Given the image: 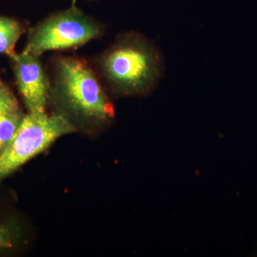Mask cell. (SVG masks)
<instances>
[{"label":"cell","instance_id":"1","mask_svg":"<svg viewBox=\"0 0 257 257\" xmlns=\"http://www.w3.org/2000/svg\"><path fill=\"white\" fill-rule=\"evenodd\" d=\"M101 77L119 96H146L162 80L165 62L158 47L135 32H123L101 55Z\"/></svg>","mask_w":257,"mask_h":257},{"label":"cell","instance_id":"2","mask_svg":"<svg viewBox=\"0 0 257 257\" xmlns=\"http://www.w3.org/2000/svg\"><path fill=\"white\" fill-rule=\"evenodd\" d=\"M50 92L67 111L85 121L104 124L114 117V106L100 81L81 59L62 57L57 60Z\"/></svg>","mask_w":257,"mask_h":257},{"label":"cell","instance_id":"3","mask_svg":"<svg viewBox=\"0 0 257 257\" xmlns=\"http://www.w3.org/2000/svg\"><path fill=\"white\" fill-rule=\"evenodd\" d=\"M75 130L73 122L62 113L28 112L0 153V181L46 150L57 139Z\"/></svg>","mask_w":257,"mask_h":257},{"label":"cell","instance_id":"4","mask_svg":"<svg viewBox=\"0 0 257 257\" xmlns=\"http://www.w3.org/2000/svg\"><path fill=\"white\" fill-rule=\"evenodd\" d=\"M101 34L100 25L72 4L32 28L23 52L40 56L47 51L74 48Z\"/></svg>","mask_w":257,"mask_h":257},{"label":"cell","instance_id":"5","mask_svg":"<svg viewBox=\"0 0 257 257\" xmlns=\"http://www.w3.org/2000/svg\"><path fill=\"white\" fill-rule=\"evenodd\" d=\"M40 56L23 52L10 57L19 92L28 112L45 111L50 96V84Z\"/></svg>","mask_w":257,"mask_h":257},{"label":"cell","instance_id":"6","mask_svg":"<svg viewBox=\"0 0 257 257\" xmlns=\"http://www.w3.org/2000/svg\"><path fill=\"white\" fill-rule=\"evenodd\" d=\"M23 115L14 94L0 78V132L14 124Z\"/></svg>","mask_w":257,"mask_h":257},{"label":"cell","instance_id":"7","mask_svg":"<svg viewBox=\"0 0 257 257\" xmlns=\"http://www.w3.org/2000/svg\"><path fill=\"white\" fill-rule=\"evenodd\" d=\"M23 33V25L18 20L9 17L0 16V55L11 57L19 39Z\"/></svg>","mask_w":257,"mask_h":257},{"label":"cell","instance_id":"8","mask_svg":"<svg viewBox=\"0 0 257 257\" xmlns=\"http://www.w3.org/2000/svg\"><path fill=\"white\" fill-rule=\"evenodd\" d=\"M13 241L10 230L0 225V248H11Z\"/></svg>","mask_w":257,"mask_h":257}]
</instances>
